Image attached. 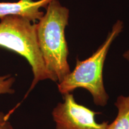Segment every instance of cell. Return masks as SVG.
<instances>
[{"instance_id":"obj_1","label":"cell","mask_w":129,"mask_h":129,"mask_svg":"<svg viewBox=\"0 0 129 129\" xmlns=\"http://www.w3.org/2000/svg\"><path fill=\"white\" fill-rule=\"evenodd\" d=\"M46 9L37 23V41L47 68L60 83L71 72L64 33L69 24V10L59 0L51 1Z\"/></svg>"},{"instance_id":"obj_4","label":"cell","mask_w":129,"mask_h":129,"mask_svg":"<svg viewBox=\"0 0 129 129\" xmlns=\"http://www.w3.org/2000/svg\"><path fill=\"white\" fill-rule=\"evenodd\" d=\"M63 102L59 103L52 111L56 129H106L108 122L98 123L96 112L76 102L71 93L63 95Z\"/></svg>"},{"instance_id":"obj_2","label":"cell","mask_w":129,"mask_h":129,"mask_svg":"<svg viewBox=\"0 0 129 129\" xmlns=\"http://www.w3.org/2000/svg\"><path fill=\"white\" fill-rule=\"evenodd\" d=\"M37 23L19 16H7L0 22V47L17 53L29 63L33 80L26 96L41 81L57 79L47 68L38 44Z\"/></svg>"},{"instance_id":"obj_6","label":"cell","mask_w":129,"mask_h":129,"mask_svg":"<svg viewBox=\"0 0 129 129\" xmlns=\"http://www.w3.org/2000/svg\"><path fill=\"white\" fill-rule=\"evenodd\" d=\"M115 105L118 109V114L106 129H129V96L118 97Z\"/></svg>"},{"instance_id":"obj_7","label":"cell","mask_w":129,"mask_h":129,"mask_svg":"<svg viewBox=\"0 0 129 129\" xmlns=\"http://www.w3.org/2000/svg\"><path fill=\"white\" fill-rule=\"evenodd\" d=\"M15 78L11 74L0 75V95L13 94L15 93L13 88Z\"/></svg>"},{"instance_id":"obj_5","label":"cell","mask_w":129,"mask_h":129,"mask_svg":"<svg viewBox=\"0 0 129 129\" xmlns=\"http://www.w3.org/2000/svg\"><path fill=\"white\" fill-rule=\"evenodd\" d=\"M53 0H19L17 2H0V19L7 16H19L35 23L44 16L41 10Z\"/></svg>"},{"instance_id":"obj_3","label":"cell","mask_w":129,"mask_h":129,"mask_svg":"<svg viewBox=\"0 0 129 129\" xmlns=\"http://www.w3.org/2000/svg\"><path fill=\"white\" fill-rule=\"evenodd\" d=\"M123 28V22L118 20L105 41L92 55L83 60L77 58L73 71H71L57 84L59 91L63 96L77 88H83L90 93L96 105H106L109 96L104 87L103 80L104 63L111 44L121 33Z\"/></svg>"},{"instance_id":"obj_9","label":"cell","mask_w":129,"mask_h":129,"mask_svg":"<svg viewBox=\"0 0 129 129\" xmlns=\"http://www.w3.org/2000/svg\"><path fill=\"white\" fill-rule=\"evenodd\" d=\"M123 57L128 61L129 63V48L126 51H125L123 54Z\"/></svg>"},{"instance_id":"obj_8","label":"cell","mask_w":129,"mask_h":129,"mask_svg":"<svg viewBox=\"0 0 129 129\" xmlns=\"http://www.w3.org/2000/svg\"><path fill=\"white\" fill-rule=\"evenodd\" d=\"M0 129H14L9 119V114L0 111Z\"/></svg>"}]
</instances>
